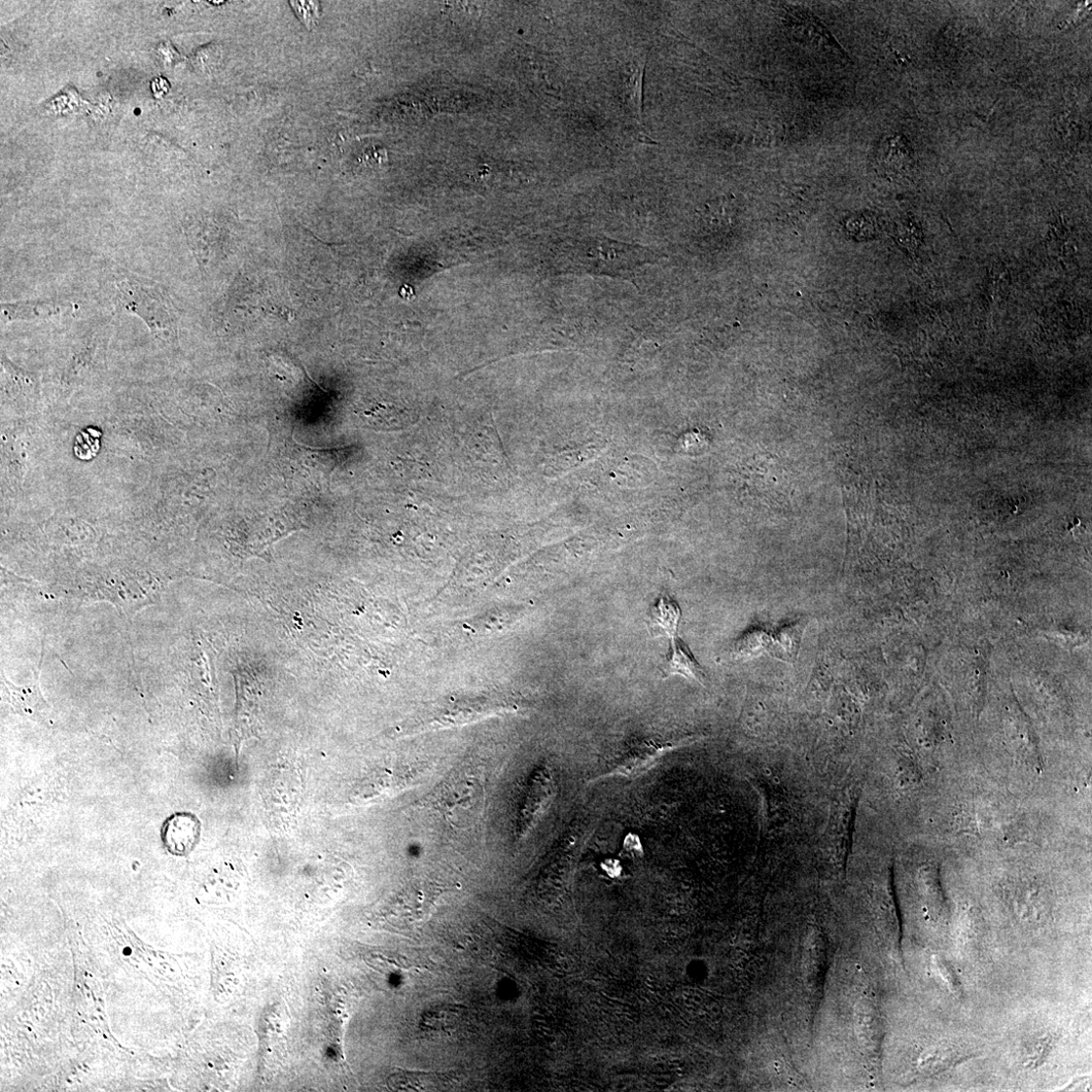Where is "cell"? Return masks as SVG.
Segmentation results:
<instances>
[{
	"label": "cell",
	"instance_id": "obj_3",
	"mask_svg": "<svg viewBox=\"0 0 1092 1092\" xmlns=\"http://www.w3.org/2000/svg\"><path fill=\"white\" fill-rule=\"evenodd\" d=\"M483 772L467 767L454 772L429 798L450 825L465 827L482 816L485 802Z\"/></svg>",
	"mask_w": 1092,
	"mask_h": 1092
},
{
	"label": "cell",
	"instance_id": "obj_8",
	"mask_svg": "<svg viewBox=\"0 0 1092 1092\" xmlns=\"http://www.w3.org/2000/svg\"><path fill=\"white\" fill-rule=\"evenodd\" d=\"M43 661V655L38 670L29 684L17 686L10 682L2 673V682L8 692V700L13 711L23 717L33 720L45 721L50 716V707L40 691L39 674Z\"/></svg>",
	"mask_w": 1092,
	"mask_h": 1092
},
{
	"label": "cell",
	"instance_id": "obj_10",
	"mask_svg": "<svg viewBox=\"0 0 1092 1092\" xmlns=\"http://www.w3.org/2000/svg\"><path fill=\"white\" fill-rule=\"evenodd\" d=\"M200 833L199 823L196 818L187 814L174 815L169 818L162 829V839L165 847L173 853L184 855L193 850Z\"/></svg>",
	"mask_w": 1092,
	"mask_h": 1092
},
{
	"label": "cell",
	"instance_id": "obj_14",
	"mask_svg": "<svg viewBox=\"0 0 1092 1092\" xmlns=\"http://www.w3.org/2000/svg\"><path fill=\"white\" fill-rule=\"evenodd\" d=\"M681 610L677 603L666 595L659 599V603L651 609L649 626L656 637L664 636L675 639Z\"/></svg>",
	"mask_w": 1092,
	"mask_h": 1092
},
{
	"label": "cell",
	"instance_id": "obj_18",
	"mask_svg": "<svg viewBox=\"0 0 1092 1092\" xmlns=\"http://www.w3.org/2000/svg\"><path fill=\"white\" fill-rule=\"evenodd\" d=\"M296 15L303 24L312 29L320 19V6L316 2H292Z\"/></svg>",
	"mask_w": 1092,
	"mask_h": 1092
},
{
	"label": "cell",
	"instance_id": "obj_1",
	"mask_svg": "<svg viewBox=\"0 0 1092 1092\" xmlns=\"http://www.w3.org/2000/svg\"><path fill=\"white\" fill-rule=\"evenodd\" d=\"M111 330V318L94 321L73 341L59 374L57 402H68L102 376L107 369Z\"/></svg>",
	"mask_w": 1092,
	"mask_h": 1092
},
{
	"label": "cell",
	"instance_id": "obj_7",
	"mask_svg": "<svg viewBox=\"0 0 1092 1092\" xmlns=\"http://www.w3.org/2000/svg\"><path fill=\"white\" fill-rule=\"evenodd\" d=\"M681 743L682 739L674 738V736L644 738L640 741H634L618 753L617 757L611 761L609 767L599 777H636L651 768L664 753L673 750Z\"/></svg>",
	"mask_w": 1092,
	"mask_h": 1092
},
{
	"label": "cell",
	"instance_id": "obj_15",
	"mask_svg": "<svg viewBox=\"0 0 1092 1092\" xmlns=\"http://www.w3.org/2000/svg\"><path fill=\"white\" fill-rule=\"evenodd\" d=\"M672 641V654L663 667L665 676L682 675L702 684L704 673L698 662L681 642Z\"/></svg>",
	"mask_w": 1092,
	"mask_h": 1092
},
{
	"label": "cell",
	"instance_id": "obj_2",
	"mask_svg": "<svg viewBox=\"0 0 1092 1092\" xmlns=\"http://www.w3.org/2000/svg\"><path fill=\"white\" fill-rule=\"evenodd\" d=\"M115 281L121 306L139 316L158 342L172 344L178 339V318L164 288L130 272L118 273Z\"/></svg>",
	"mask_w": 1092,
	"mask_h": 1092
},
{
	"label": "cell",
	"instance_id": "obj_4",
	"mask_svg": "<svg viewBox=\"0 0 1092 1092\" xmlns=\"http://www.w3.org/2000/svg\"><path fill=\"white\" fill-rule=\"evenodd\" d=\"M656 260L657 255L646 248L608 239H590L581 251V265L590 274L623 276Z\"/></svg>",
	"mask_w": 1092,
	"mask_h": 1092
},
{
	"label": "cell",
	"instance_id": "obj_19",
	"mask_svg": "<svg viewBox=\"0 0 1092 1092\" xmlns=\"http://www.w3.org/2000/svg\"><path fill=\"white\" fill-rule=\"evenodd\" d=\"M371 964L381 971H399L412 968L413 963L402 957H384L380 954L371 955Z\"/></svg>",
	"mask_w": 1092,
	"mask_h": 1092
},
{
	"label": "cell",
	"instance_id": "obj_17",
	"mask_svg": "<svg viewBox=\"0 0 1092 1092\" xmlns=\"http://www.w3.org/2000/svg\"><path fill=\"white\" fill-rule=\"evenodd\" d=\"M646 60V55H643L633 64L627 89L629 107L633 117L639 122H642L643 83Z\"/></svg>",
	"mask_w": 1092,
	"mask_h": 1092
},
{
	"label": "cell",
	"instance_id": "obj_16",
	"mask_svg": "<svg viewBox=\"0 0 1092 1092\" xmlns=\"http://www.w3.org/2000/svg\"><path fill=\"white\" fill-rule=\"evenodd\" d=\"M775 644H778L780 646L783 657L780 636L778 638H772L770 634L766 633L765 631L753 630L745 634V636L735 644L733 648V655L736 659H748L751 657H756L765 652H768L770 654L774 653L775 655H776L778 649L777 646Z\"/></svg>",
	"mask_w": 1092,
	"mask_h": 1092
},
{
	"label": "cell",
	"instance_id": "obj_6",
	"mask_svg": "<svg viewBox=\"0 0 1092 1092\" xmlns=\"http://www.w3.org/2000/svg\"><path fill=\"white\" fill-rule=\"evenodd\" d=\"M32 439L28 428L15 426L3 430V489L6 498L16 497L32 459Z\"/></svg>",
	"mask_w": 1092,
	"mask_h": 1092
},
{
	"label": "cell",
	"instance_id": "obj_13",
	"mask_svg": "<svg viewBox=\"0 0 1092 1092\" xmlns=\"http://www.w3.org/2000/svg\"><path fill=\"white\" fill-rule=\"evenodd\" d=\"M456 1080L452 1073L400 1071L390 1077V1086L396 1090L435 1091L444 1089Z\"/></svg>",
	"mask_w": 1092,
	"mask_h": 1092
},
{
	"label": "cell",
	"instance_id": "obj_5",
	"mask_svg": "<svg viewBox=\"0 0 1092 1092\" xmlns=\"http://www.w3.org/2000/svg\"><path fill=\"white\" fill-rule=\"evenodd\" d=\"M2 402L19 417L37 414L41 408V381L37 374L15 365L2 351Z\"/></svg>",
	"mask_w": 1092,
	"mask_h": 1092
},
{
	"label": "cell",
	"instance_id": "obj_11",
	"mask_svg": "<svg viewBox=\"0 0 1092 1092\" xmlns=\"http://www.w3.org/2000/svg\"><path fill=\"white\" fill-rule=\"evenodd\" d=\"M552 794L553 784L550 773L546 769L540 770L525 798L521 828L523 833L530 831L543 816L551 801Z\"/></svg>",
	"mask_w": 1092,
	"mask_h": 1092
},
{
	"label": "cell",
	"instance_id": "obj_9",
	"mask_svg": "<svg viewBox=\"0 0 1092 1092\" xmlns=\"http://www.w3.org/2000/svg\"><path fill=\"white\" fill-rule=\"evenodd\" d=\"M72 306L67 302L55 299H37L2 303L3 327L16 321H44L53 318Z\"/></svg>",
	"mask_w": 1092,
	"mask_h": 1092
},
{
	"label": "cell",
	"instance_id": "obj_12",
	"mask_svg": "<svg viewBox=\"0 0 1092 1092\" xmlns=\"http://www.w3.org/2000/svg\"><path fill=\"white\" fill-rule=\"evenodd\" d=\"M466 1007L460 1005H436L427 1009L420 1019V1030L430 1035L450 1034L460 1027L466 1015Z\"/></svg>",
	"mask_w": 1092,
	"mask_h": 1092
}]
</instances>
